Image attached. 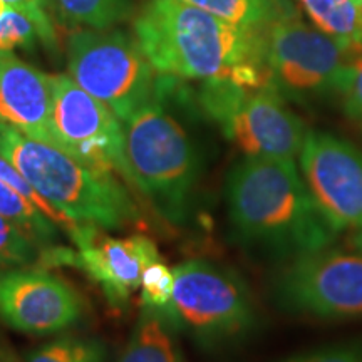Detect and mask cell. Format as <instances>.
I'll use <instances>...</instances> for the list:
<instances>
[{"mask_svg": "<svg viewBox=\"0 0 362 362\" xmlns=\"http://www.w3.org/2000/svg\"><path fill=\"white\" fill-rule=\"evenodd\" d=\"M324 34L342 44L362 45V4L357 0H298Z\"/></svg>", "mask_w": 362, "mask_h": 362, "instance_id": "cell-18", "label": "cell"}, {"mask_svg": "<svg viewBox=\"0 0 362 362\" xmlns=\"http://www.w3.org/2000/svg\"><path fill=\"white\" fill-rule=\"evenodd\" d=\"M79 292L47 270L0 272V320L13 330L51 336L69 329L83 317Z\"/></svg>", "mask_w": 362, "mask_h": 362, "instance_id": "cell-13", "label": "cell"}, {"mask_svg": "<svg viewBox=\"0 0 362 362\" xmlns=\"http://www.w3.org/2000/svg\"><path fill=\"white\" fill-rule=\"evenodd\" d=\"M133 187L171 225H183L200 181V153L168 106L158 76L153 98L123 123Z\"/></svg>", "mask_w": 362, "mask_h": 362, "instance_id": "cell-4", "label": "cell"}, {"mask_svg": "<svg viewBox=\"0 0 362 362\" xmlns=\"http://www.w3.org/2000/svg\"><path fill=\"white\" fill-rule=\"evenodd\" d=\"M54 123L66 153L93 168L119 175L133 187L123 121L71 78L52 76Z\"/></svg>", "mask_w": 362, "mask_h": 362, "instance_id": "cell-11", "label": "cell"}, {"mask_svg": "<svg viewBox=\"0 0 362 362\" xmlns=\"http://www.w3.org/2000/svg\"><path fill=\"white\" fill-rule=\"evenodd\" d=\"M272 297L293 315L362 319V252L330 245L285 260L272 279Z\"/></svg>", "mask_w": 362, "mask_h": 362, "instance_id": "cell-9", "label": "cell"}, {"mask_svg": "<svg viewBox=\"0 0 362 362\" xmlns=\"http://www.w3.org/2000/svg\"><path fill=\"white\" fill-rule=\"evenodd\" d=\"M282 362H362V339L317 347Z\"/></svg>", "mask_w": 362, "mask_h": 362, "instance_id": "cell-26", "label": "cell"}, {"mask_svg": "<svg viewBox=\"0 0 362 362\" xmlns=\"http://www.w3.org/2000/svg\"><path fill=\"white\" fill-rule=\"evenodd\" d=\"M277 2H280L282 4V6L287 8V11H291V12H296V6H293V2L292 0H277Z\"/></svg>", "mask_w": 362, "mask_h": 362, "instance_id": "cell-31", "label": "cell"}, {"mask_svg": "<svg viewBox=\"0 0 362 362\" xmlns=\"http://www.w3.org/2000/svg\"><path fill=\"white\" fill-rule=\"evenodd\" d=\"M0 362H17L16 357L8 349H6L4 346H0Z\"/></svg>", "mask_w": 362, "mask_h": 362, "instance_id": "cell-28", "label": "cell"}, {"mask_svg": "<svg viewBox=\"0 0 362 362\" xmlns=\"http://www.w3.org/2000/svg\"><path fill=\"white\" fill-rule=\"evenodd\" d=\"M12 8H13V7L11 6V4H7L6 0H0V19H2V17L6 16V13L11 12Z\"/></svg>", "mask_w": 362, "mask_h": 362, "instance_id": "cell-30", "label": "cell"}, {"mask_svg": "<svg viewBox=\"0 0 362 362\" xmlns=\"http://www.w3.org/2000/svg\"><path fill=\"white\" fill-rule=\"evenodd\" d=\"M134 37L160 76L270 84L265 30L235 25L178 0H148L134 19Z\"/></svg>", "mask_w": 362, "mask_h": 362, "instance_id": "cell-2", "label": "cell"}, {"mask_svg": "<svg viewBox=\"0 0 362 362\" xmlns=\"http://www.w3.org/2000/svg\"><path fill=\"white\" fill-rule=\"evenodd\" d=\"M362 45L342 44L293 17L265 30L270 84L287 101L312 104L341 98L352 61Z\"/></svg>", "mask_w": 362, "mask_h": 362, "instance_id": "cell-7", "label": "cell"}, {"mask_svg": "<svg viewBox=\"0 0 362 362\" xmlns=\"http://www.w3.org/2000/svg\"><path fill=\"white\" fill-rule=\"evenodd\" d=\"M39 42V34L33 21L12 8L0 19V57L13 56L16 51H29Z\"/></svg>", "mask_w": 362, "mask_h": 362, "instance_id": "cell-23", "label": "cell"}, {"mask_svg": "<svg viewBox=\"0 0 362 362\" xmlns=\"http://www.w3.org/2000/svg\"><path fill=\"white\" fill-rule=\"evenodd\" d=\"M0 181H4V183L8 185L12 189H16L17 193H21L22 197L27 198V200L33 203L34 206H37L39 210H42L44 214L54 221V223L61 226L62 232H66L72 223H76V221H71L69 218H66L64 215L59 214L56 208L49 205V203L45 202L33 187H30L29 181L21 175V171L13 165H11V163H8L4 156H0Z\"/></svg>", "mask_w": 362, "mask_h": 362, "instance_id": "cell-24", "label": "cell"}, {"mask_svg": "<svg viewBox=\"0 0 362 362\" xmlns=\"http://www.w3.org/2000/svg\"><path fill=\"white\" fill-rule=\"evenodd\" d=\"M175 270L156 260L143 272L141 285H139V300L144 309H153L170 314L171 300H173Z\"/></svg>", "mask_w": 362, "mask_h": 362, "instance_id": "cell-21", "label": "cell"}, {"mask_svg": "<svg viewBox=\"0 0 362 362\" xmlns=\"http://www.w3.org/2000/svg\"><path fill=\"white\" fill-rule=\"evenodd\" d=\"M0 215L16 225L37 247H52L61 237V226L4 181H0Z\"/></svg>", "mask_w": 362, "mask_h": 362, "instance_id": "cell-19", "label": "cell"}, {"mask_svg": "<svg viewBox=\"0 0 362 362\" xmlns=\"http://www.w3.org/2000/svg\"><path fill=\"white\" fill-rule=\"evenodd\" d=\"M13 8L24 13L33 21L39 34V42L49 51L57 49V35L56 27L51 19V11H49V0H6Z\"/></svg>", "mask_w": 362, "mask_h": 362, "instance_id": "cell-25", "label": "cell"}, {"mask_svg": "<svg viewBox=\"0 0 362 362\" xmlns=\"http://www.w3.org/2000/svg\"><path fill=\"white\" fill-rule=\"evenodd\" d=\"M66 235L76 248L45 247L39 260L49 267L67 265L84 272L116 309L139 291L146 267L161 259L156 243L146 235L111 237L89 223H72Z\"/></svg>", "mask_w": 362, "mask_h": 362, "instance_id": "cell-10", "label": "cell"}, {"mask_svg": "<svg viewBox=\"0 0 362 362\" xmlns=\"http://www.w3.org/2000/svg\"><path fill=\"white\" fill-rule=\"evenodd\" d=\"M66 52L67 74L123 123L155 94L156 71L124 30L74 29Z\"/></svg>", "mask_w": 362, "mask_h": 362, "instance_id": "cell-8", "label": "cell"}, {"mask_svg": "<svg viewBox=\"0 0 362 362\" xmlns=\"http://www.w3.org/2000/svg\"><path fill=\"white\" fill-rule=\"evenodd\" d=\"M0 123L66 153L54 123L52 76L16 56L0 57Z\"/></svg>", "mask_w": 362, "mask_h": 362, "instance_id": "cell-14", "label": "cell"}, {"mask_svg": "<svg viewBox=\"0 0 362 362\" xmlns=\"http://www.w3.org/2000/svg\"><path fill=\"white\" fill-rule=\"evenodd\" d=\"M117 362H185L180 329L170 314L143 307Z\"/></svg>", "mask_w": 362, "mask_h": 362, "instance_id": "cell-15", "label": "cell"}, {"mask_svg": "<svg viewBox=\"0 0 362 362\" xmlns=\"http://www.w3.org/2000/svg\"><path fill=\"white\" fill-rule=\"evenodd\" d=\"M106 347L98 339L61 337L30 352L25 362H104Z\"/></svg>", "mask_w": 362, "mask_h": 362, "instance_id": "cell-20", "label": "cell"}, {"mask_svg": "<svg viewBox=\"0 0 362 362\" xmlns=\"http://www.w3.org/2000/svg\"><path fill=\"white\" fill-rule=\"evenodd\" d=\"M198 106L245 156L296 160L304 144V121L272 84L250 88L226 78L202 81Z\"/></svg>", "mask_w": 362, "mask_h": 362, "instance_id": "cell-6", "label": "cell"}, {"mask_svg": "<svg viewBox=\"0 0 362 362\" xmlns=\"http://www.w3.org/2000/svg\"><path fill=\"white\" fill-rule=\"evenodd\" d=\"M357 2H359V4H362V0H357Z\"/></svg>", "mask_w": 362, "mask_h": 362, "instance_id": "cell-32", "label": "cell"}, {"mask_svg": "<svg viewBox=\"0 0 362 362\" xmlns=\"http://www.w3.org/2000/svg\"><path fill=\"white\" fill-rule=\"evenodd\" d=\"M0 156L71 221L103 230L131 228L141 221L133 197L115 173L84 165L4 123H0Z\"/></svg>", "mask_w": 362, "mask_h": 362, "instance_id": "cell-3", "label": "cell"}, {"mask_svg": "<svg viewBox=\"0 0 362 362\" xmlns=\"http://www.w3.org/2000/svg\"><path fill=\"white\" fill-rule=\"evenodd\" d=\"M247 29L267 30L282 17H293L277 0H178Z\"/></svg>", "mask_w": 362, "mask_h": 362, "instance_id": "cell-17", "label": "cell"}, {"mask_svg": "<svg viewBox=\"0 0 362 362\" xmlns=\"http://www.w3.org/2000/svg\"><path fill=\"white\" fill-rule=\"evenodd\" d=\"M339 99L347 119L362 129V49L352 61L349 76Z\"/></svg>", "mask_w": 362, "mask_h": 362, "instance_id": "cell-27", "label": "cell"}, {"mask_svg": "<svg viewBox=\"0 0 362 362\" xmlns=\"http://www.w3.org/2000/svg\"><path fill=\"white\" fill-rule=\"evenodd\" d=\"M170 317L203 349H221L252 336L259 312L250 287L237 272L194 259L175 267Z\"/></svg>", "mask_w": 362, "mask_h": 362, "instance_id": "cell-5", "label": "cell"}, {"mask_svg": "<svg viewBox=\"0 0 362 362\" xmlns=\"http://www.w3.org/2000/svg\"><path fill=\"white\" fill-rule=\"evenodd\" d=\"M225 198L233 238L269 259L285 262L320 250L339 235L296 160L245 156L228 171Z\"/></svg>", "mask_w": 362, "mask_h": 362, "instance_id": "cell-1", "label": "cell"}, {"mask_svg": "<svg viewBox=\"0 0 362 362\" xmlns=\"http://www.w3.org/2000/svg\"><path fill=\"white\" fill-rule=\"evenodd\" d=\"M307 188L339 232L362 230V149L325 131H307L298 153Z\"/></svg>", "mask_w": 362, "mask_h": 362, "instance_id": "cell-12", "label": "cell"}, {"mask_svg": "<svg viewBox=\"0 0 362 362\" xmlns=\"http://www.w3.org/2000/svg\"><path fill=\"white\" fill-rule=\"evenodd\" d=\"M49 11L74 29H112L133 12V0H49Z\"/></svg>", "mask_w": 362, "mask_h": 362, "instance_id": "cell-16", "label": "cell"}, {"mask_svg": "<svg viewBox=\"0 0 362 362\" xmlns=\"http://www.w3.org/2000/svg\"><path fill=\"white\" fill-rule=\"evenodd\" d=\"M351 242H352V247H354V250L362 252V230H359V232L352 233Z\"/></svg>", "mask_w": 362, "mask_h": 362, "instance_id": "cell-29", "label": "cell"}, {"mask_svg": "<svg viewBox=\"0 0 362 362\" xmlns=\"http://www.w3.org/2000/svg\"><path fill=\"white\" fill-rule=\"evenodd\" d=\"M39 255L33 240L0 215V272L30 265Z\"/></svg>", "mask_w": 362, "mask_h": 362, "instance_id": "cell-22", "label": "cell"}]
</instances>
